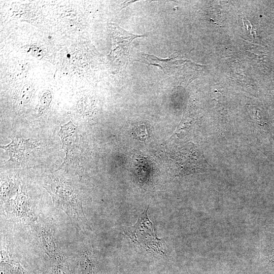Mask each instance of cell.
I'll list each match as a JSON object with an SVG mask.
<instances>
[{
	"label": "cell",
	"instance_id": "obj_2",
	"mask_svg": "<svg viewBox=\"0 0 274 274\" xmlns=\"http://www.w3.org/2000/svg\"><path fill=\"white\" fill-rule=\"evenodd\" d=\"M142 61L148 65L158 67L163 72L173 80H184L186 70H193V64L185 59L178 57L159 58L154 55L143 54Z\"/></svg>",
	"mask_w": 274,
	"mask_h": 274
},
{
	"label": "cell",
	"instance_id": "obj_5",
	"mask_svg": "<svg viewBox=\"0 0 274 274\" xmlns=\"http://www.w3.org/2000/svg\"><path fill=\"white\" fill-rule=\"evenodd\" d=\"M11 142L7 145L1 146L9 155L11 161L19 162L22 161L25 154L33 148V143L30 139L23 138L21 135L11 136Z\"/></svg>",
	"mask_w": 274,
	"mask_h": 274
},
{
	"label": "cell",
	"instance_id": "obj_13",
	"mask_svg": "<svg viewBox=\"0 0 274 274\" xmlns=\"http://www.w3.org/2000/svg\"><path fill=\"white\" fill-rule=\"evenodd\" d=\"M272 261H274V256H273V258H272Z\"/></svg>",
	"mask_w": 274,
	"mask_h": 274
},
{
	"label": "cell",
	"instance_id": "obj_8",
	"mask_svg": "<svg viewBox=\"0 0 274 274\" xmlns=\"http://www.w3.org/2000/svg\"><path fill=\"white\" fill-rule=\"evenodd\" d=\"M79 267L82 274H96V265L90 252L85 250L80 256Z\"/></svg>",
	"mask_w": 274,
	"mask_h": 274
},
{
	"label": "cell",
	"instance_id": "obj_7",
	"mask_svg": "<svg viewBox=\"0 0 274 274\" xmlns=\"http://www.w3.org/2000/svg\"><path fill=\"white\" fill-rule=\"evenodd\" d=\"M30 210L29 200L26 195L22 191L20 193L17 192L14 200V213L16 216L26 219L30 217Z\"/></svg>",
	"mask_w": 274,
	"mask_h": 274
},
{
	"label": "cell",
	"instance_id": "obj_4",
	"mask_svg": "<svg viewBox=\"0 0 274 274\" xmlns=\"http://www.w3.org/2000/svg\"><path fill=\"white\" fill-rule=\"evenodd\" d=\"M58 134L65 155L63 162L58 167V170L67 165L71 161L73 152L75 149L78 140V127L73 124L72 121H70L68 123L60 125Z\"/></svg>",
	"mask_w": 274,
	"mask_h": 274
},
{
	"label": "cell",
	"instance_id": "obj_3",
	"mask_svg": "<svg viewBox=\"0 0 274 274\" xmlns=\"http://www.w3.org/2000/svg\"><path fill=\"white\" fill-rule=\"evenodd\" d=\"M113 56L119 66H124L129 58L132 41L135 38L144 37L145 36L133 34L115 25L113 27Z\"/></svg>",
	"mask_w": 274,
	"mask_h": 274
},
{
	"label": "cell",
	"instance_id": "obj_9",
	"mask_svg": "<svg viewBox=\"0 0 274 274\" xmlns=\"http://www.w3.org/2000/svg\"><path fill=\"white\" fill-rule=\"evenodd\" d=\"M1 200L6 201L15 193V185L11 181H6L1 185Z\"/></svg>",
	"mask_w": 274,
	"mask_h": 274
},
{
	"label": "cell",
	"instance_id": "obj_1",
	"mask_svg": "<svg viewBox=\"0 0 274 274\" xmlns=\"http://www.w3.org/2000/svg\"><path fill=\"white\" fill-rule=\"evenodd\" d=\"M44 187L55 206L66 213L77 229L82 230L89 227L79 193L74 188L59 180H51Z\"/></svg>",
	"mask_w": 274,
	"mask_h": 274
},
{
	"label": "cell",
	"instance_id": "obj_11",
	"mask_svg": "<svg viewBox=\"0 0 274 274\" xmlns=\"http://www.w3.org/2000/svg\"><path fill=\"white\" fill-rule=\"evenodd\" d=\"M32 91V87L29 84H26L23 87L20 92V99L23 103L26 104L29 101Z\"/></svg>",
	"mask_w": 274,
	"mask_h": 274
},
{
	"label": "cell",
	"instance_id": "obj_6",
	"mask_svg": "<svg viewBox=\"0 0 274 274\" xmlns=\"http://www.w3.org/2000/svg\"><path fill=\"white\" fill-rule=\"evenodd\" d=\"M39 237L44 250L51 261L55 264L61 263V257L57 250L55 238L51 231L42 228L39 232Z\"/></svg>",
	"mask_w": 274,
	"mask_h": 274
},
{
	"label": "cell",
	"instance_id": "obj_12",
	"mask_svg": "<svg viewBox=\"0 0 274 274\" xmlns=\"http://www.w3.org/2000/svg\"><path fill=\"white\" fill-rule=\"evenodd\" d=\"M53 274H71L67 267L62 263H56L52 268Z\"/></svg>",
	"mask_w": 274,
	"mask_h": 274
},
{
	"label": "cell",
	"instance_id": "obj_10",
	"mask_svg": "<svg viewBox=\"0 0 274 274\" xmlns=\"http://www.w3.org/2000/svg\"><path fill=\"white\" fill-rule=\"evenodd\" d=\"M52 99V96L49 91L44 93L42 96L39 108V113L42 114L43 111L45 110L49 106Z\"/></svg>",
	"mask_w": 274,
	"mask_h": 274
}]
</instances>
